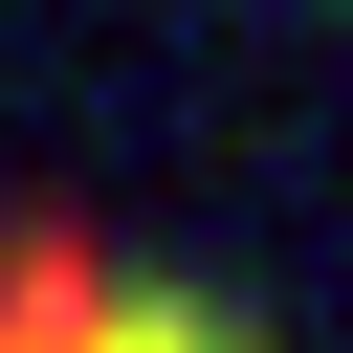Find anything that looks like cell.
I'll use <instances>...</instances> for the list:
<instances>
[{
    "label": "cell",
    "mask_w": 353,
    "mask_h": 353,
    "mask_svg": "<svg viewBox=\"0 0 353 353\" xmlns=\"http://www.w3.org/2000/svg\"><path fill=\"white\" fill-rule=\"evenodd\" d=\"M88 353H243V331H221L199 287H110V309H88Z\"/></svg>",
    "instance_id": "cell-1"
}]
</instances>
